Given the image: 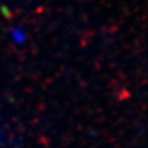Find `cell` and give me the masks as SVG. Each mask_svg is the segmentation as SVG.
I'll return each mask as SVG.
<instances>
[{
  "label": "cell",
  "instance_id": "6da1fadb",
  "mask_svg": "<svg viewBox=\"0 0 148 148\" xmlns=\"http://www.w3.org/2000/svg\"><path fill=\"white\" fill-rule=\"evenodd\" d=\"M11 38L16 45H22L26 42V32L21 29V27H15L11 30Z\"/></svg>",
  "mask_w": 148,
  "mask_h": 148
}]
</instances>
